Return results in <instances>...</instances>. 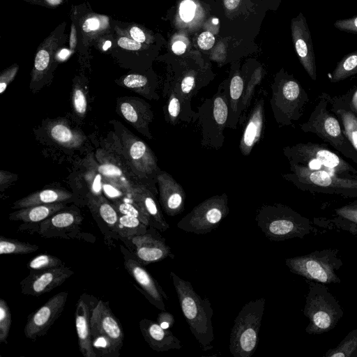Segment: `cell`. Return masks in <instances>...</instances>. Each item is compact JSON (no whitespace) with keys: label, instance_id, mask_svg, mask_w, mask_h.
<instances>
[{"label":"cell","instance_id":"cell-1","mask_svg":"<svg viewBox=\"0 0 357 357\" xmlns=\"http://www.w3.org/2000/svg\"><path fill=\"white\" fill-rule=\"evenodd\" d=\"M170 277L192 334L204 351L211 349L215 335L212 324L213 310L210 300L202 299L189 281L181 278L173 271L170 272Z\"/></svg>","mask_w":357,"mask_h":357},{"label":"cell","instance_id":"cell-2","mask_svg":"<svg viewBox=\"0 0 357 357\" xmlns=\"http://www.w3.org/2000/svg\"><path fill=\"white\" fill-rule=\"evenodd\" d=\"M271 89L270 105L278 126L295 128L310 101L307 92L297 79L284 69L275 75Z\"/></svg>","mask_w":357,"mask_h":357},{"label":"cell","instance_id":"cell-3","mask_svg":"<svg viewBox=\"0 0 357 357\" xmlns=\"http://www.w3.org/2000/svg\"><path fill=\"white\" fill-rule=\"evenodd\" d=\"M255 220L265 236L273 241L303 238L314 229L307 218L282 204L261 206Z\"/></svg>","mask_w":357,"mask_h":357},{"label":"cell","instance_id":"cell-4","mask_svg":"<svg viewBox=\"0 0 357 357\" xmlns=\"http://www.w3.org/2000/svg\"><path fill=\"white\" fill-rule=\"evenodd\" d=\"M289 167L290 172L282 174V178L302 191L357 197V179L344 178L326 169L298 165H289Z\"/></svg>","mask_w":357,"mask_h":357},{"label":"cell","instance_id":"cell-5","mask_svg":"<svg viewBox=\"0 0 357 357\" xmlns=\"http://www.w3.org/2000/svg\"><path fill=\"white\" fill-rule=\"evenodd\" d=\"M329 96L321 92L307 121L301 123L304 132L316 135L345 158L357 164V151L344 135L340 122L329 107Z\"/></svg>","mask_w":357,"mask_h":357},{"label":"cell","instance_id":"cell-6","mask_svg":"<svg viewBox=\"0 0 357 357\" xmlns=\"http://www.w3.org/2000/svg\"><path fill=\"white\" fill-rule=\"evenodd\" d=\"M304 315L309 324L305 331L310 335H320L331 331L342 318L344 312L336 298L322 283L307 280Z\"/></svg>","mask_w":357,"mask_h":357},{"label":"cell","instance_id":"cell-7","mask_svg":"<svg viewBox=\"0 0 357 357\" xmlns=\"http://www.w3.org/2000/svg\"><path fill=\"white\" fill-rule=\"evenodd\" d=\"M197 121L201 128V144L220 149L225 142L224 131L227 128L229 104L227 80L222 82L215 93L206 98L197 107Z\"/></svg>","mask_w":357,"mask_h":357},{"label":"cell","instance_id":"cell-8","mask_svg":"<svg viewBox=\"0 0 357 357\" xmlns=\"http://www.w3.org/2000/svg\"><path fill=\"white\" fill-rule=\"evenodd\" d=\"M289 165L311 169H326L350 179H357V169L326 146L311 142H300L282 148Z\"/></svg>","mask_w":357,"mask_h":357},{"label":"cell","instance_id":"cell-9","mask_svg":"<svg viewBox=\"0 0 357 357\" xmlns=\"http://www.w3.org/2000/svg\"><path fill=\"white\" fill-rule=\"evenodd\" d=\"M265 304L264 298L250 301L236 316L229 336V351L234 357H250L255 352Z\"/></svg>","mask_w":357,"mask_h":357},{"label":"cell","instance_id":"cell-10","mask_svg":"<svg viewBox=\"0 0 357 357\" xmlns=\"http://www.w3.org/2000/svg\"><path fill=\"white\" fill-rule=\"evenodd\" d=\"M285 264L294 274L324 284L340 283L337 275L343 265L337 249L315 250L307 255L287 258Z\"/></svg>","mask_w":357,"mask_h":357},{"label":"cell","instance_id":"cell-11","mask_svg":"<svg viewBox=\"0 0 357 357\" xmlns=\"http://www.w3.org/2000/svg\"><path fill=\"white\" fill-rule=\"evenodd\" d=\"M229 212L227 195H214L194 207L178 221L177 227L186 232L206 234L215 229Z\"/></svg>","mask_w":357,"mask_h":357},{"label":"cell","instance_id":"cell-12","mask_svg":"<svg viewBox=\"0 0 357 357\" xmlns=\"http://www.w3.org/2000/svg\"><path fill=\"white\" fill-rule=\"evenodd\" d=\"M158 231L149 226L146 233L133 236L126 246L144 266L174 257L166 239Z\"/></svg>","mask_w":357,"mask_h":357},{"label":"cell","instance_id":"cell-13","mask_svg":"<svg viewBox=\"0 0 357 357\" xmlns=\"http://www.w3.org/2000/svg\"><path fill=\"white\" fill-rule=\"evenodd\" d=\"M126 270L140 287L139 291L147 300L160 310H166L165 301L167 296L159 283L125 246L120 245Z\"/></svg>","mask_w":357,"mask_h":357},{"label":"cell","instance_id":"cell-14","mask_svg":"<svg viewBox=\"0 0 357 357\" xmlns=\"http://www.w3.org/2000/svg\"><path fill=\"white\" fill-rule=\"evenodd\" d=\"M68 296L67 291L55 294L29 317L24 330L26 338L34 341L46 335L62 314Z\"/></svg>","mask_w":357,"mask_h":357},{"label":"cell","instance_id":"cell-15","mask_svg":"<svg viewBox=\"0 0 357 357\" xmlns=\"http://www.w3.org/2000/svg\"><path fill=\"white\" fill-rule=\"evenodd\" d=\"M291 34L295 52L309 77L317 80V65L311 33L302 12L291 21Z\"/></svg>","mask_w":357,"mask_h":357},{"label":"cell","instance_id":"cell-16","mask_svg":"<svg viewBox=\"0 0 357 357\" xmlns=\"http://www.w3.org/2000/svg\"><path fill=\"white\" fill-rule=\"evenodd\" d=\"M91 337H101L109 340L120 352L124 340V333L119 319L107 303L98 300L93 307L91 318Z\"/></svg>","mask_w":357,"mask_h":357},{"label":"cell","instance_id":"cell-17","mask_svg":"<svg viewBox=\"0 0 357 357\" xmlns=\"http://www.w3.org/2000/svg\"><path fill=\"white\" fill-rule=\"evenodd\" d=\"M74 273L64 264L47 270L30 272L20 282L21 292L27 296H40L61 285Z\"/></svg>","mask_w":357,"mask_h":357},{"label":"cell","instance_id":"cell-18","mask_svg":"<svg viewBox=\"0 0 357 357\" xmlns=\"http://www.w3.org/2000/svg\"><path fill=\"white\" fill-rule=\"evenodd\" d=\"M82 222L79 211L63 208L38 223L37 232L45 238H72L78 234Z\"/></svg>","mask_w":357,"mask_h":357},{"label":"cell","instance_id":"cell-19","mask_svg":"<svg viewBox=\"0 0 357 357\" xmlns=\"http://www.w3.org/2000/svg\"><path fill=\"white\" fill-rule=\"evenodd\" d=\"M98 301L95 296L84 293L76 304L75 319L78 346L84 357H96L92 347L91 318Z\"/></svg>","mask_w":357,"mask_h":357},{"label":"cell","instance_id":"cell-20","mask_svg":"<svg viewBox=\"0 0 357 357\" xmlns=\"http://www.w3.org/2000/svg\"><path fill=\"white\" fill-rule=\"evenodd\" d=\"M159 201L165 213L171 217L184 211L186 199L182 187L169 173L160 170L157 175Z\"/></svg>","mask_w":357,"mask_h":357},{"label":"cell","instance_id":"cell-21","mask_svg":"<svg viewBox=\"0 0 357 357\" xmlns=\"http://www.w3.org/2000/svg\"><path fill=\"white\" fill-rule=\"evenodd\" d=\"M139 325L144 340L153 350L163 352L182 348L181 341L172 332L162 328L157 321L144 318Z\"/></svg>","mask_w":357,"mask_h":357},{"label":"cell","instance_id":"cell-22","mask_svg":"<svg viewBox=\"0 0 357 357\" xmlns=\"http://www.w3.org/2000/svg\"><path fill=\"white\" fill-rule=\"evenodd\" d=\"M89 207L104 236L105 243L110 245L114 240H119L117 234L119 215L114 206L99 198L91 199Z\"/></svg>","mask_w":357,"mask_h":357},{"label":"cell","instance_id":"cell-23","mask_svg":"<svg viewBox=\"0 0 357 357\" xmlns=\"http://www.w3.org/2000/svg\"><path fill=\"white\" fill-rule=\"evenodd\" d=\"M264 98L258 99L250 113L239 142L243 155H249L261 139L264 126Z\"/></svg>","mask_w":357,"mask_h":357},{"label":"cell","instance_id":"cell-24","mask_svg":"<svg viewBox=\"0 0 357 357\" xmlns=\"http://www.w3.org/2000/svg\"><path fill=\"white\" fill-rule=\"evenodd\" d=\"M164 93L167 102L164 107L165 117L167 122L177 126L181 123L195 122L197 112L194 111L192 105L183 99L167 82Z\"/></svg>","mask_w":357,"mask_h":357},{"label":"cell","instance_id":"cell-25","mask_svg":"<svg viewBox=\"0 0 357 357\" xmlns=\"http://www.w3.org/2000/svg\"><path fill=\"white\" fill-rule=\"evenodd\" d=\"M131 198L146 215L149 226L155 227L160 231H165L169 228V224L162 215L159 203L151 190L146 187H140L134 190Z\"/></svg>","mask_w":357,"mask_h":357},{"label":"cell","instance_id":"cell-26","mask_svg":"<svg viewBox=\"0 0 357 357\" xmlns=\"http://www.w3.org/2000/svg\"><path fill=\"white\" fill-rule=\"evenodd\" d=\"M202 75L195 70H185L176 73L168 82L183 99L192 104V99L210 82L209 77Z\"/></svg>","mask_w":357,"mask_h":357},{"label":"cell","instance_id":"cell-27","mask_svg":"<svg viewBox=\"0 0 357 357\" xmlns=\"http://www.w3.org/2000/svg\"><path fill=\"white\" fill-rule=\"evenodd\" d=\"M244 89L243 77L238 68L235 69L227 79L229 117L227 128L235 130L240 120V106Z\"/></svg>","mask_w":357,"mask_h":357},{"label":"cell","instance_id":"cell-28","mask_svg":"<svg viewBox=\"0 0 357 357\" xmlns=\"http://www.w3.org/2000/svg\"><path fill=\"white\" fill-rule=\"evenodd\" d=\"M329 107L339 119L344 135L357 151V113L351 110L336 96H329Z\"/></svg>","mask_w":357,"mask_h":357},{"label":"cell","instance_id":"cell-29","mask_svg":"<svg viewBox=\"0 0 357 357\" xmlns=\"http://www.w3.org/2000/svg\"><path fill=\"white\" fill-rule=\"evenodd\" d=\"M129 154L136 168L146 177L155 176L160 169L157 165V160L149 147L141 140H135L130 146Z\"/></svg>","mask_w":357,"mask_h":357},{"label":"cell","instance_id":"cell-30","mask_svg":"<svg viewBox=\"0 0 357 357\" xmlns=\"http://www.w3.org/2000/svg\"><path fill=\"white\" fill-rule=\"evenodd\" d=\"M66 208L65 202L36 205L17 209L9 215V219L27 223H40Z\"/></svg>","mask_w":357,"mask_h":357},{"label":"cell","instance_id":"cell-31","mask_svg":"<svg viewBox=\"0 0 357 357\" xmlns=\"http://www.w3.org/2000/svg\"><path fill=\"white\" fill-rule=\"evenodd\" d=\"M72 197V194L68 191L59 189H45L32 193L13 203L12 208L20 209L22 208L65 202Z\"/></svg>","mask_w":357,"mask_h":357},{"label":"cell","instance_id":"cell-32","mask_svg":"<svg viewBox=\"0 0 357 357\" xmlns=\"http://www.w3.org/2000/svg\"><path fill=\"white\" fill-rule=\"evenodd\" d=\"M328 222L357 237V199L335 208L333 218Z\"/></svg>","mask_w":357,"mask_h":357},{"label":"cell","instance_id":"cell-33","mask_svg":"<svg viewBox=\"0 0 357 357\" xmlns=\"http://www.w3.org/2000/svg\"><path fill=\"white\" fill-rule=\"evenodd\" d=\"M117 234L125 246H127L130 239L135 236L144 234L149 226L144 224L138 218L128 215L119 214Z\"/></svg>","mask_w":357,"mask_h":357},{"label":"cell","instance_id":"cell-34","mask_svg":"<svg viewBox=\"0 0 357 357\" xmlns=\"http://www.w3.org/2000/svg\"><path fill=\"white\" fill-rule=\"evenodd\" d=\"M244 79V89L242 101L240 106V120L238 126L246 119V113L254 96L256 87L260 84L263 77V69L259 66L248 77L243 76Z\"/></svg>","mask_w":357,"mask_h":357},{"label":"cell","instance_id":"cell-35","mask_svg":"<svg viewBox=\"0 0 357 357\" xmlns=\"http://www.w3.org/2000/svg\"><path fill=\"white\" fill-rule=\"evenodd\" d=\"M357 75V50L344 55L328 75L331 82L337 83Z\"/></svg>","mask_w":357,"mask_h":357},{"label":"cell","instance_id":"cell-36","mask_svg":"<svg viewBox=\"0 0 357 357\" xmlns=\"http://www.w3.org/2000/svg\"><path fill=\"white\" fill-rule=\"evenodd\" d=\"M325 357H357V328L349 333L335 348L328 350Z\"/></svg>","mask_w":357,"mask_h":357},{"label":"cell","instance_id":"cell-37","mask_svg":"<svg viewBox=\"0 0 357 357\" xmlns=\"http://www.w3.org/2000/svg\"><path fill=\"white\" fill-rule=\"evenodd\" d=\"M38 245L20 241L17 239L8 238L1 236L0 255H24L37 251Z\"/></svg>","mask_w":357,"mask_h":357},{"label":"cell","instance_id":"cell-38","mask_svg":"<svg viewBox=\"0 0 357 357\" xmlns=\"http://www.w3.org/2000/svg\"><path fill=\"white\" fill-rule=\"evenodd\" d=\"M113 205L116 208L119 214L128 215L138 218L144 224L149 226V219L140 208L131 198L130 200H118L114 202Z\"/></svg>","mask_w":357,"mask_h":357},{"label":"cell","instance_id":"cell-39","mask_svg":"<svg viewBox=\"0 0 357 357\" xmlns=\"http://www.w3.org/2000/svg\"><path fill=\"white\" fill-rule=\"evenodd\" d=\"M63 264V262L57 257L41 254L29 261L26 266L30 272H33L59 267Z\"/></svg>","mask_w":357,"mask_h":357},{"label":"cell","instance_id":"cell-40","mask_svg":"<svg viewBox=\"0 0 357 357\" xmlns=\"http://www.w3.org/2000/svg\"><path fill=\"white\" fill-rule=\"evenodd\" d=\"M11 312L7 302L0 299V342L7 343L11 326Z\"/></svg>","mask_w":357,"mask_h":357},{"label":"cell","instance_id":"cell-41","mask_svg":"<svg viewBox=\"0 0 357 357\" xmlns=\"http://www.w3.org/2000/svg\"><path fill=\"white\" fill-rule=\"evenodd\" d=\"M50 135L55 141L61 144H67L74 139L72 130L63 124L54 126L50 130Z\"/></svg>","mask_w":357,"mask_h":357},{"label":"cell","instance_id":"cell-42","mask_svg":"<svg viewBox=\"0 0 357 357\" xmlns=\"http://www.w3.org/2000/svg\"><path fill=\"white\" fill-rule=\"evenodd\" d=\"M351 110L357 113V85L350 88L346 93L336 96Z\"/></svg>","mask_w":357,"mask_h":357},{"label":"cell","instance_id":"cell-43","mask_svg":"<svg viewBox=\"0 0 357 357\" xmlns=\"http://www.w3.org/2000/svg\"><path fill=\"white\" fill-rule=\"evenodd\" d=\"M333 25L340 31L357 34V15L337 20L334 22Z\"/></svg>","mask_w":357,"mask_h":357},{"label":"cell","instance_id":"cell-44","mask_svg":"<svg viewBox=\"0 0 357 357\" xmlns=\"http://www.w3.org/2000/svg\"><path fill=\"white\" fill-rule=\"evenodd\" d=\"M123 83L128 88H145L149 84V79L146 76L142 75L131 74L123 79Z\"/></svg>","mask_w":357,"mask_h":357},{"label":"cell","instance_id":"cell-45","mask_svg":"<svg viewBox=\"0 0 357 357\" xmlns=\"http://www.w3.org/2000/svg\"><path fill=\"white\" fill-rule=\"evenodd\" d=\"M73 105L75 111L79 114H84L87 107V102L83 91L77 89L73 94Z\"/></svg>","mask_w":357,"mask_h":357},{"label":"cell","instance_id":"cell-46","mask_svg":"<svg viewBox=\"0 0 357 357\" xmlns=\"http://www.w3.org/2000/svg\"><path fill=\"white\" fill-rule=\"evenodd\" d=\"M195 4L190 0H185L180 6V15L185 22L190 21L195 15Z\"/></svg>","mask_w":357,"mask_h":357},{"label":"cell","instance_id":"cell-47","mask_svg":"<svg viewBox=\"0 0 357 357\" xmlns=\"http://www.w3.org/2000/svg\"><path fill=\"white\" fill-rule=\"evenodd\" d=\"M215 43V37L209 31L202 33L197 39L199 47L204 50H210Z\"/></svg>","mask_w":357,"mask_h":357},{"label":"cell","instance_id":"cell-48","mask_svg":"<svg viewBox=\"0 0 357 357\" xmlns=\"http://www.w3.org/2000/svg\"><path fill=\"white\" fill-rule=\"evenodd\" d=\"M98 172L105 176L115 178L120 177L122 174L121 170L112 164H104L99 166Z\"/></svg>","mask_w":357,"mask_h":357},{"label":"cell","instance_id":"cell-49","mask_svg":"<svg viewBox=\"0 0 357 357\" xmlns=\"http://www.w3.org/2000/svg\"><path fill=\"white\" fill-rule=\"evenodd\" d=\"M50 61V54L45 50H41L38 52L35 59V68L38 71H43L46 69Z\"/></svg>","mask_w":357,"mask_h":357},{"label":"cell","instance_id":"cell-50","mask_svg":"<svg viewBox=\"0 0 357 357\" xmlns=\"http://www.w3.org/2000/svg\"><path fill=\"white\" fill-rule=\"evenodd\" d=\"M157 322L165 329H170L175 323L174 316L166 310H161L157 317Z\"/></svg>","mask_w":357,"mask_h":357},{"label":"cell","instance_id":"cell-51","mask_svg":"<svg viewBox=\"0 0 357 357\" xmlns=\"http://www.w3.org/2000/svg\"><path fill=\"white\" fill-rule=\"evenodd\" d=\"M119 47L128 50H138L141 48V43L126 37L120 38L118 40Z\"/></svg>","mask_w":357,"mask_h":357},{"label":"cell","instance_id":"cell-52","mask_svg":"<svg viewBox=\"0 0 357 357\" xmlns=\"http://www.w3.org/2000/svg\"><path fill=\"white\" fill-rule=\"evenodd\" d=\"M102 189L104 193L107 197L113 199H116V201L120 200L121 197L123 196V192L119 189L114 187L111 184H102Z\"/></svg>","mask_w":357,"mask_h":357},{"label":"cell","instance_id":"cell-53","mask_svg":"<svg viewBox=\"0 0 357 357\" xmlns=\"http://www.w3.org/2000/svg\"><path fill=\"white\" fill-rule=\"evenodd\" d=\"M100 22L96 17H91L87 19L82 25L84 31L88 33L95 31L99 28Z\"/></svg>","mask_w":357,"mask_h":357},{"label":"cell","instance_id":"cell-54","mask_svg":"<svg viewBox=\"0 0 357 357\" xmlns=\"http://www.w3.org/2000/svg\"><path fill=\"white\" fill-rule=\"evenodd\" d=\"M130 34L133 40L139 43H144L146 40L144 33L138 27H132L130 30Z\"/></svg>","mask_w":357,"mask_h":357},{"label":"cell","instance_id":"cell-55","mask_svg":"<svg viewBox=\"0 0 357 357\" xmlns=\"http://www.w3.org/2000/svg\"><path fill=\"white\" fill-rule=\"evenodd\" d=\"M101 175V174H97L92 183V192L96 195H98L101 192V190L102 188Z\"/></svg>","mask_w":357,"mask_h":357},{"label":"cell","instance_id":"cell-56","mask_svg":"<svg viewBox=\"0 0 357 357\" xmlns=\"http://www.w3.org/2000/svg\"><path fill=\"white\" fill-rule=\"evenodd\" d=\"M172 50L177 55L183 54L186 50V45L181 40H177L172 45Z\"/></svg>","mask_w":357,"mask_h":357},{"label":"cell","instance_id":"cell-57","mask_svg":"<svg viewBox=\"0 0 357 357\" xmlns=\"http://www.w3.org/2000/svg\"><path fill=\"white\" fill-rule=\"evenodd\" d=\"M225 8L227 11H233L237 8L241 0H223Z\"/></svg>","mask_w":357,"mask_h":357},{"label":"cell","instance_id":"cell-58","mask_svg":"<svg viewBox=\"0 0 357 357\" xmlns=\"http://www.w3.org/2000/svg\"><path fill=\"white\" fill-rule=\"evenodd\" d=\"M77 44V36L75 26L73 24L71 25L70 37V47L74 49Z\"/></svg>","mask_w":357,"mask_h":357},{"label":"cell","instance_id":"cell-59","mask_svg":"<svg viewBox=\"0 0 357 357\" xmlns=\"http://www.w3.org/2000/svg\"><path fill=\"white\" fill-rule=\"evenodd\" d=\"M70 54V52L68 50L63 49L61 50L58 54V57L60 59H66Z\"/></svg>","mask_w":357,"mask_h":357},{"label":"cell","instance_id":"cell-60","mask_svg":"<svg viewBox=\"0 0 357 357\" xmlns=\"http://www.w3.org/2000/svg\"><path fill=\"white\" fill-rule=\"evenodd\" d=\"M112 45L110 40H107L102 46L103 50H107Z\"/></svg>","mask_w":357,"mask_h":357},{"label":"cell","instance_id":"cell-61","mask_svg":"<svg viewBox=\"0 0 357 357\" xmlns=\"http://www.w3.org/2000/svg\"><path fill=\"white\" fill-rule=\"evenodd\" d=\"M280 2V0H274V3L275 4V8H277Z\"/></svg>","mask_w":357,"mask_h":357}]
</instances>
